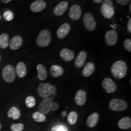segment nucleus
Here are the masks:
<instances>
[{
	"instance_id": "c03bdc74",
	"label": "nucleus",
	"mask_w": 131,
	"mask_h": 131,
	"mask_svg": "<svg viewBox=\"0 0 131 131\" xmlns=\"http://www.w3.org/2000/svg\"><path fill=\"white\" fill-rule=\"evenodd\" d=\"M0 18H1V16H0Z\"/></svg>"
},
{
	"instance_id": "1a4fd4ad",
	"label": "nucleus",
	"mask_w": 131,
	"mask_h": 131,
	"mask_svg": "<svg viewBox=\"0 0 131 131\" xmlns=\"http://www.w3.org/2000/svg\"><path fill=\"white\" fill-rule=\"evenodd\" d=\"M105 41L108 46H112L117 43L118 41V34L115 30L107 31L104 36Z\"/></svg>"
},
{
	"instance_id": "20e7f679",
	"label": "nucleus",
	"mask_w": 131,
	"mask_h": 131,
	"mask_svg": "<svg viewBox=\"0 0 131 131\" xmlns=\"http://www.w3.org/2000/svg\"><path fill=\"white\" fill-rule=\"evenodd\" d=\"M3 79L7 83H10L14 81L16 77L15 69L12 65L5 66L2 72Z\"/></svg>"
},
{
	"instance_id": "f704fd0d",
	"label": "nucleus",
	"mask_w": 131,
	"mask_h": 131,
	"mask_svg": "<svg viewBox=\"0 0 131 131\" xmlns=\"http://www.w3.org/2000/svg\"><path fill=\"white\" fill-rule=\"evenodd\" d=\"M59 108V104L58 103L56 102H53L52 103V111H57L58 110Z\"/></svg>"
},
{
	"instance_id": "4468645a",
	"label": "nucleus",
	"mask_w": 131,
	"mask_h": 131,
	"mask_svg": "<svg viewBox=\"0 0 131 131\" xmlns=\"http://www.w3.org/2000/svg\"><path fill=\"white\" fill-rule=\"evenodd\" d=\"M46 3L42 0H37L30 5V10L34 12H41L46 8Z\"/></svg>"
},
{
	"instance_id": "dca6fc26",
	"label": "nucleus",
	"mask_w": 131,
	"mask_h": 131,
	"mask_svg": "<svg viewBox=\"0 0 131 131\" xmlns=\"http://www.w3.org/2000/svg\"><path fill=\"white\" fill-rule=\"evenodd\" d=\"M87 58V53L86 52L82 50L78 54L75 58V66L78 68H81L84 65L85 62H86Z\"/></svg>"
},
{
	"instance_id": "2eb2a0df",
	"label": "nucleus",
	"mask_w": 131,
	"mask_h": 131,
	"mask_svg": "<svg viewBox=\"0 0 131 131\" xmlns=\"http://www.w3.org/2000/svg\"><path fill=\"white\" fill-rule=\"evenodd\" d=\"M69 6L68 3L66 1H62L54 8L53 13L55 15L61 16L67 10Z\"/></svg>"
},
{
	"instance_id": "58836bf2",
	"label": "nucleus",
	"mask_w": 131,
	"mask_h": 131,
	"mask_svg": "<svg viewBox=\"0 0 131 131\" xmlns=\"http://www.w3.org/2000/svg\"><path fill=\"white\" fill-rule=\"evenodd\" d=\"M62 116H63V117H65L66 116V114H67V112L66 111H63V112H62Z\"/></svg>"
},
{
	"instance_id": "6ab92c4d",
	"label": "nucleus",
	"mask_w": 131,
	"mask_h": 131,
	"mask_svg": "<svg viewBox=\"0 0 131 131\" xmlns=\"http://www.w3.org/2000/svg\"><path fill=\"white\" fill-rule=\"evenodd\" d=\"M23 44V39L20 36H15L12 38L9 44L10 48L12 50H15L18 49Z\"/></svg>"
},
{
	"instance_id": "c9c22d12",
	"label": "nucleus",
	"mask_w": 131,
	"mask_h": 131,
	"mask_svg": "<svg viewBox=\"0 0 131 131\" xmlns=\"http://www.w3.org/2000/svg\"><path fill=\"white\" fill-rule=\"evenodd\" d=\"M103 4H104L108 5V6L114 7V5H113V2L112 0H104V1H103Z\"/></svg>"
},
{
	"instance_id": "7ed1b4c3",
	"label": "nucleus",
	"mask_w": 131,
	"mask_h": 131,
	"mask_svg": "<svg viewBox=\"0 0 131 131\" xmlns=\"http://www.w3.org/2000/svg\"><path fill=\"white\" fill-rule=\"evenodd\" d=\"M51 42V34L48 30H43L40 32L37 39V44L38 46L44 47L48 46Z\"/></svg>"
},
{
	"instance_id": "39448f33",
	"label": "nucleus",
	"mask_w": 131,
	"mask_h": 131,
	"mask_svg": "<svg viewBox=\"0 0 131 131\" xmlns=\"http://www.w3.org/2000/svg\"><path fill=\"white\" fill-rule=\"evenodd\" d=\"M109 107L112 111H123L126 110L128 107L127 103L123 100L118 98H114L109 103Z\"/></svg>"
},
{
	"instance_id": "a19ab883",
	"label": "nucleus",
	"mask_w": 131,
	"mask_h": 131,
	"mask_svg": "<svg viewBox=\"0 0 131 131\" xmlns=\"http://www.w3.org/2000/svg\"><path fill=\"white\" fill-rule=\"evenodd\" d=\"M129 12H131V4L129 5Z\"/></svg>"
},
{
	"instance_id": "7c9ffc66",
	"label": "nucleus",
	"mask_w": 131,
	"mask_h": 131,
	"mask_svg": "<svg viewBox=\"0 0 131 131\" xmlns=\"http://www.w3.org/2000/svg\"><path fill=\"white\" fill-rule=\"evenodd\" d=\"M3 17H4V18L7 21H11L14 19V14L12 11L7 10L4 13Z\"/></svg>"
},
{
	"instance_id": "2f4dec72",
	"label": "nucleus",
	"mask_w": 131,
	"mask_h": 131,
	"mask_svg": "<svg viewBox=\"0 0 131 131\" xmlns=\"http://www.w3.org/2000/svg\"><path fill=\"white\" fill-rule=\"evenodd\" d=\"M51 131H68V129L66 126L62 124L54 126L51 129Z\"/></svg>"
},
{
	"instance_id": "72a5a7b5",
	"label": "nucleus",
	"mask_w": 131,
	"mask_h": 131,
	"mask_svg": "<svg viewBox=\"0 0 131 131\" xmlns=\"http://www.w3.org/2000/svg\"><path fill=\"white\" fill-rule=\"evenodd\" d=\"M130 0H116V1L118 4L122 5V6H126L130 2Z\"/></svg>"
},
{
	"instance_id": "ea45409f",
	"label": "nucleus",
	"mask_w": 131,
	"mask_h": 131,
	"mask_svg": "<svg viewBox=\"0 0 131 131\" xmlns=\"http://www.w3.org/2000/svg\"><path fill=\"white\" fill-rule=\"evenodd\" d=\"M94 1L96 3H100L103 1V0H94Z\"/></svg>"
},
{
	"instance_id": "e433bc0d",
	"label": "nucleus",
	"mask_w": 131,
	"mask_h": 131,
	"mask_svg": "<svg viewBox=\"0 0 131 131\" xmlns=\"http://www.w3.org/2000/svg\"><path fill=\"white\" fill-rule=\"evenodd\" d=\"M127 30L129 33H131V18H129L127 23Z\"/></svg>"
},
{
	"instance_id": "5701e85b",
	"label": "nucleus",
	"mask_w": 131,
	"mask_h": 131,
	"mask_svg": "<svg viewBox=\"0 0 131 131\" xmlns=\"http://www.w3.org/2000/svg\"><path fill=\"white\" fill-rule=\"evenodd\" d=\"M118 126L121 129H129L131 127V119L129 117H123L119 120Z\"/></svg>"
},
{
	"instance_id": "473e14b6",
	"label": "nucleus",
	"mask_w": 131,
	"mask_h": 131,
	"mask_svg": "<svg viewBox=\"0 0 131 131\" xmlns=\"http://www.w3.org/2000/svg\"><path fill=\"white\" fill-rule=\"evenodd\" d=\"M123 45L124 48H125L127 51L131 52V40L130 39H126L123 42Z\"/></svg>"
},
{
	"instance_id": "4c0bfd02",
	"label": "nucleus",
	"mask_w": 131,
	"mask_h": 131,
	"mask_svg": "<svg viewBox=\"0 0 131 131\" xmlns=\"http://www.w3.org/2000/svg\"><path fill=\"white\" fill-rule=\"evenodd\" d=\"M1 1H2L3 3H5V4H7V3L10 2L11 1H12V0H1Z\"/></svg>"
},
{
	"instance_id": "f8f14e48",
	"label": "nucleus",
	"mask_w": 131,
	"mask_h": 131,
	"mask_svg": "<svg viewBox=\"0 0 131 131\" xmlns=\"http://www.w3.org/2000/svg\"><path fill=\"white\" fill-rule=\"evenodd\" d=\"M70 30V26L69 23H64L57 31V36L59 39H63L68 35Z\"/></svg>"
},
{
	"instance_id": "393cba45",
	"label": "nucleus",
	"mask_w": 131,
	"mask_h": 131,
	"mask_svg": "<svg viewBox=\"0 0 131 131\" xmlns=\"http://www.w3.org/2000/svg\"><path fill=\"white\" fill-rule=\"evenodd\" d=\"M37 70L38 71V77L41 81L45 80L47 78V70L45 67L42 64H38L37 66Z\"/></svg>"
},
{
	"instance_id": "37998d69",
	"label": "nucleus",
	"mask_w": 131,
	"mask_h": 131,
	"mask_svg": "<svg viewBox=\"0 0 131 131\" xmlns=\"http://www.w3.org/2000/svg\"><path fill=\"white\" fill-rule=\"evenodd\" d=\"M0 60H1V57H0Z\"/></svg>"
},
{
	"instance_id": "f257e3e1",
	"label": "nucleus",
	"mask_w": 131,
	"mask_h": 131,
	"mask_svg": "<svg viewBox=\"0 0 131 131\" xmlns=\"http://www.w3.org/2000/svg\"><path fill=\"white\" fill-rule=\"evenodd\" d=\"M127 67L124 61H117L112 65L111 68V73L117 79H122L126 75Z\"/></svg>"
},
{
	"instance_id": "a878e982",
	"label": "nucleus",
	"mask_w": 131,
	"mask_h": 131,
	"mask_svg": "<svg viewBox=\"0 0 131 131\" xmlns=\"http://www.w3.org/2000/svg\"><path fill=\"white\" fill-rule=\"evenodd\" d=\"M9 44V35L7 34H3L0 35V47L6 49Z\"/></svg>"
},
{
	"instance_id": "79ce46f5",
	"label": "nucleus",
	"mask_w": 131,
	"mask_h": 131,
	"mask_svg": "<svg viewBox=\"0 0 131 131\" xmlns=\"http://www.w3.org/2000/svg\"><path fill=\"white\" fill-rule=\"evenodd\" d=\"M1 127H2V126H1V124L0 123V130H1Z\"/></svg>"
},
{
	"instance_id": "6e6552de",
	"label": "nucleus",
	"mask_w": 131,
	"mask_h": 131,
	"mask_svg": "<svg viewBox=\"0 0 131 131\" xmlns=\"http://www.w3.org/2000/svg\"><path fill=\"white\" fill-rule=\"evenodd\" d=\"M102 87L104 89L106 90V92L108 94H112L117 90V85L115 82L110 78L106 77L103 80Z\"/></svg>"
},
{
	"instance_id": "423d86ee",
	"label": "nucleus",
	"mask_w": 131,
	"mask_h": 131,
	"mask_svg": "<svg viewBox=\"0 0 131 131\" xmlns=\"http://www.w3.org/2000/svg\"><path fill=\"white\" fill-rule=\"evenodd\" d=\"M55 93L53 94L52 97H48L44 98V100L40 103L38 107L39 112L42 113L43 114H49L52 111V105L53 101V96H55Z\"/></svg>"
},
{
	"instance_id": "bb28decb",
	"label": "nucleus",
	"mask_w": 131,
	"mask_h": 131,
	"mask_svg": "<svg viewBox=\"0 0 131 131\" xmlns=\"http://www.w3.org/2000/svg\"><path fill=\"white\" fill-rule=\"evenodd\" d=\"M32 118L35 122L40 123L45 122L46 119V117L45 115L41 112H39V111H37V112H34L32 114Z\"/></svg>"
},
{
	"instance_id": "9b49d317",
	"label": "nucleus",
	"mask_w": 131,
	"mask_h": 131,
	"mask_svg": "<svg viewBox=\"0 0 131 131\" xmlns=\"http://www.w3.org/2000/svg\"><path fill=\"white\" fill-rule=\"evenodd\" d=\"M69 15L70 19L72 20L76 21L79 19L81 15V9L80 6H78V4L73 5L70 8Z\"/></svg>"
},
{
	"instance_id": "cd10ccee",
	"label": "nucleus",
	"mask_w": 131,
	"mask_h": 131,
	"mask_svg": "<svg viewBox=\"0 0 131 131\" xmlns=\"http://www.w3.org/2000/svg\"><path fill=\"white\" fill-rule=\"evenodd\" d=\"M78 119V114L75 111H72L68 114L67 119L69 123L71 125H73L77 123Z\"/></svg>"
},
{
	"instance_id": "0eeeda50",
	"label": "nucleus",
	"mask_w": 131,
	"mask_h": 131,
	"mask_svg": "<svg viewBox=\"0 0 131 131\" xmlns=\"http://www.w3.org/2000/svg\"><path fill=\"white\" fill-rule=\"evenodd\" d=\"M83 23L85 28L89 31H93L96 28V22L94 16L91 13L88 12L83 16Z\"/></svg>"
},
{
	"instance_id": "ddd939ff",
	"label": "nucleus",
	"mask_w": 131,
	"mask_h": 131,
	"mask_svg": "<svg viewBox=\"0 0 131 131\" xmlns=\"http://www.w3.org/2000/svg\"><path fill=\"white\" fill-rule=\"evenodd\" d=\"M75 101L76 104L79 106H82L86 103V92L83 90H78L75 96Z\"/></svg>"
},
{
	"instance_id": "b1692460",
	"label": "nucleus",
	"mask_w": 131,
	"mask_h": 131,
	"mask_svg": "<svg viewBox=\"0 0 131 131\" xmlns=\"http://www.w3.org/2000/svg\"><path fill=\"white\" fill-rule=\"evenodd\" d=\"M7 116L14 120L19 119L21 117V112L18 108L13 106L9 109L7 112Z\"/></svg>"
},
{
	"instance_id": "4be33fe9",
	"label": "nucleus",
	"mask_w": 131,
	"mask_h": 131,
	"mask_svg": "<svg viewBox=\"0 0 131 131\" xmlns=\"http://www.w3.org/2000/svg\"><path fill=\"white\" fill-rule=\"evenodd\" d=\"M50 73L53 77H59L64 73V69L58 65H53L50 68Z\"/></svg>"
},
{
	"instance_id": "c85d7f7f",
	"label": "nucleus",
	"mask_w": 131,
	"mask_h": 131,
	"mask_svg": "<svg viewBox=\"0 0 131 131\" xmlns=\"http://www.w3.org/2000/svg\"><path fill=\"white\" fill-rule=\"evenodd\" d=\"M26 105L27 107L32 108L35 105V99L34 96H28L25 100Z\"/></svg>"
},
{
	"instance_id": "f03ea898",
	"label": "nucleus",
	"mask_w": 131,
	"mask_h": 131,
	"mask_svg": "<svg viewBox=\"0 0 131 131\" xmlns=\"http://www.w3.org/2000/svg\"><path fill=\"white\" fill-rule=\"evenodd\" d=\"M37 92L41 98H46L56 92V88L49 83H41L37 88Z\"/></svg>"
},
{
	"instance_id": "412c9836",
	"label": "nucleus",
	"mask_w": 131,
	"mask_h": 131,
	"mask_svg": "<svg viewBox=\"0 0 131 131\" xmlns=\"http://www.w3.org/2000/svg\"><path fill=\"white\" fill-rule=\"evenodd\" d=\"M15 72L19 78H23L27 73V69L23 62H19L16 66Z\"/></svg>"
},
{
	"instance_id": "a211bd4d",
	"label": "nucleus",
	"mask_w": 131,
	"mask_h": 131,
	"mask_svg": "<svg viewBox=\"0 0 131 131\" xmlns=\"http://www.w3.org/2000/svg\"><path fill=\"white\" fill-rule=\"evenodd\" d=\"M98 120H99V114L97 112L92 113L90 115L87 119V125L90 128L95 127L98 123Z\"/></svg>"
},
{
	"instance_id": "9d476101",
	"label": "nucleus",
	"mask_w": 131,
	"mask_h": 131,
	"mask_svg": "<svg viewBox=\"0 0 131 131\" xmlns=\"http://www.w3.org/2000/svg\"><path fill=\"white\" fill-rule=\"evenodd\" d=\"M100 12L103 17L106 19H111L114 15V8L112 6L103 4L100 8Z\"/></svg>"
},
{
	"instance_id": "aec40b11",
	"label": "nucleus",
	"mask_w": 131,
	"mask_h": 131,
	"mask_svg": "<svg viewBox=\"0 0 131 131\" xmlns=\"http://www.w3.org/2000/svg\"><path fill=\"white\" fill-rule=\"evenodd\" d=\"M95 69V66L94 64L92 62H89L85 65L82 72V74L85 77H88L91 76L94 72Z\"/></svg>"
},
{
	"instance_id": "c756f323",
	"label": "nucleus",
	"mask_w": 131,
	"mask_h": 131,
	"mask_svg": "<svg viewBox=\"0 0 131 131\" xmlns=\"http://www.w3.org/2000/svg\"><path fill=\"white\" fill-rule=\"evenodd\" d=\"M11 131H23L24 129V125L22 123H14L10 126Z\"/></svg>"
},
{
	"instance_id": "f3484780",
	"label": "nucleus",
	"mask_w": 131,
	"mask_h": 131,
	"mask_svg": "<svg viewBox=\"0 0 131 131\" xmlns=\"http://www.w3.org/2000/svg\"><path fill=\"white\" fill-rule=\"evenodd\" d=\"M60 55L64 61L69 62L74 58V53L69 49L64 48L60 51Z\"/></svg>"
}]
</instances>
